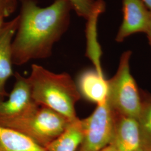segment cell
<instances>
[{"label": "cell", "instance_id": "cell-21", "mask_svg": "<svg viewBox=\"0 0 151 151\" xmlns=\"http://www.w3.org/2000/svg\"><path fill=\"white\" fill-rule=\"evenodd\" d=\"M0 151H3V150H2V148H1V146H0Z\"/></svg>", "mask_w": 151, "mask_h": 151}, {"label": "cell", "instance_id": "cell-19", "mask_svg": "<svg viewBox=\"0 0 151 151\" xmlns=\"http://www.w3.org/2000/svg\"><path fill=\"white\" fill-rule=\"evenodd\" d=\"M100 151H118L111 145H109L107 146H106L105 147H104L103 149Z\"/></svg>", "mask_w": 151, "mask_h": 151}, {"label": "cell", "instance_id": "cell-4", "mask_svg": "<svg viewBox=\"0 0 151 151\" xmlns=\"http://www.w3.org/2000/svg\"><path fill=\"white\" fill-rule=\"evenodd\" d=\"M70 122L53 110L39 106L27 115L2 123L0 125L22 133L45 148L63 133Z\"/></svg>", "mask_w": 151, "mask_h": 151}, {"label": "cell", "instance_id": "cell-6", "mask_svg": "<svg viewBox=\"0 0 151 151\" xmlns=\"http://www.w3.org/2000/svg\"><path fill=\"white\" fill-rule=\"evenodd\" d=\"M15 78L8 99L0 102V124L25 116L39 106L32 99L27 78L16 72Z\"/></svg>", "mask_w": 151, "mask_h": 151}, {"label": "cell", "instance_id": "cell-20", "mask_svg": "<svg viewBox=\"0 0 151 151\" xmlns=\"http://www.w3.org/2000/svg\"><path fill=\"white\" fill-rule=\"evenodd\" d=\"M138 151H150V150H146V149H145V148H143V147H142L141 148H140V150H139Z\"/></svg>", "mask_w": 151, "mask_h": 151}, {"label": "cell", "instance_id": "cell-13", "mask_svg": "<svg viewBox=\"0 0 151 151\" xmlns=\"http://www.w3.org/2000/svg\"><path fill=\"white\" fill-rule=\"evenodd\" d=\"M137 121L140 129L142 147L151 151V96L144 100L142 98Z\"/></svg>", "mask_w": 151, "mask_h": 151}, {"label": "cell", "instance_id": "cell-22", "mask_svg": "<svg viewBox=\"0 0 151 151\" xmlns=\"http://www.w3.org/2000/svg\"><path fill=\"white\" fill-rule=\"evenodd\" d=\"M81 151V150H79V151Z\"/></svg>", "mask_w": 151, "mask_h": 151}, {"label": "cell", "instance_id": "cell-11", "mask_svg": "<svg viewBox=\"0 0 151 151\" xmlns=\"http://www.w3.org/2000/svg\"><path fill=\"white\" fill-rule=\"evenodd\" d=\"M0 146L3 151H47L30 137L1 125Z\"/></svg>", "mask_w": 151, "mask_h": 151}, {"label": "cell", "instance_id": "cell-15", "mask_svg": "<svg viewBox=\"0 0 151 151\" xmlns=\"http://www.w3.org/2000/svg\"><path fill=\"white\" fill-rule=\"evenodd\" d=\"M0 4L6 7L13 13L15 10L17 6L16 0H0Z\"/></svg>", "mask_w": 151, "mask_h": 151}, {"label": "cell", "instance_id": "cell-1", "mask_svg": "<svg viewBox=\"0 0 151 151\" xmlns=\"http://www.w3.org/2000/svg\"><path fill=\"white\" fill-rule=\"evenodd\" d=\"M73 10L67 0L41 7L35 0H22L19 21L12 43L13 65H21L52 54L55 43L68 30Z\"/></svg>", "mask_w": 151, "mask_h": 151}, {"label": "cell", "instance_id": "cell-16", "mask_svg": "<svg viewBox=\"0 0 151 151\" xmlns=\"http://www.w3.org/2000/svg\"><path fill=\"white\" fill-rule=\"evenodd\" d=\"M11 14L5 6L0 5V27L4 22L5 18L10 16Z\"/></svg>", "mask_w": 151, "mask_h": 151}, {"label": "cell", "instance_id": "cell-18", "mask_svg": "<svg viewBox=\"0 0 151 151\" xmlns=\"http://www.w3.org/2000/svg\"><path fill=\"white\" fill-rule=\"evenodd\" d=\"M151 13V0H140Z\"/></svg>", "mask_w": 151, "mask_h": 151}, {"label": "cell", "instance_id": "cell-14", "mask_svg": "<svg viewBox=\"0 0 151 151\" xmlns=\"http://www.w3.org/2000/svg\"><path fill=\"white\" fill-rule=\"evenodd\" d=\"M78 16L88 19L99 5V1L93 0H67Z\"/></svg>", "mask_w": 151, "mask_h": 151}, {"label": "cell", "instance_id": "cell-8", "mask_svg": "<svg viewBox=\"0 0 151 151\" xmlns=\"http://www.w3.org/2000/svg\"><path fill=\"white\" fill-rule=\"evenodd\" d=\"M19 15L10 21L4 22L0 27V102L5 100L9 94L6 85L12 70V43L19 25Z\"/></svg>", "mask_w": 151, "mask_h": 151}, {"label": "cell", "instance_id": "cell-12", "mask_svg": "<svg viewBox=\"0 0 151 151\" xmlns=\"http://www.w3.org/2000/svg\"><path fill=\"white\" fill-rule=\"evenodd\" d=\"M83 139L81 119L71 122L57 138L45 147L47 151H76Z\"/></svg>", "mask_w": 151, "mask_h": 151}, {"label": "cell", "instance_id": "cell-10", "mask_svg": "<svg viewBox=\"0 0 151 151\" xmlns=\"http://www.w3.org/2000/svg\"><path fill=\"white\" fill-rule=\"evenodd\" d=\"M77 86L81 96L96 105L105 102L108 96V80L95 69L87 70L78 78Z\"/></svg>", "mask_w": 151, "mask_h": 151}, {"label": "cell", "instance_id": "cell-7", "mask_svg": "<svg viewBox=\"0 0 151 151\" xmlns=\"http://www.w3.org/2000/svg\"><path fill=\"white\" fill-rule=\"evenodd\" d=\"M123 20L116 35L118 43L137 33L146 32L151 13L140 0H123Z\"/></svg>", "mask_w": 151, "mask_h": 151}, {"label": "cell", "instance_id": "cell-3", "mask_svg": "<svg viewBox=\"0 0 151 151\" xmlns=\"http://www.w3.org/2000/svg\"><path fill=\"white\" fill-rule=\"evenodd\" d=\"M132 52L121 55L119 65L113 77L108 80L107 102L114 113L137 119L142 105V97L133 76L130 61Z\"/></svg>", "mask_w": 151, "mask_h": 151}, {"label": "cell", "instance_id": "cell-2", "mask_svg": "<svg viewBox=\"0 0 151 151\" xmlns=\"http://www.w3.org/2000/svg\"><path fill=\"white\" fill-rule=\"evenodd\" d=\"M27 79L32 99L38 105L53 110L70 122L78 118L76 105L81 96L77 84L68 73H55L42 65L33 64Z\"/></svg>", "mask_w": 151, "mask_h": 151}, {"label": "cell", "instance_id": "cell-17", "mask_svg": "<svg viewBox=\"0 0 151 151\" xmlns=\"http://www.w3.org/2000/svg\"><path fill=\"white\" fill-rule=\"evenodd\" d=\"M145 34H146L147 38L148 39V43L150 44V45L151 48V20H150V24L148 25V28H147V29L146 30Z\"/></svg>", "mask_w": 151, "mask_h": 151}, {"label": "cell", "instance_id": "cell-9", "mask_svg": "<svg viewBox=\"0 0 151 151\" xmlns=\"http://www.w3.org/2000/svg\"><path fill=\"white\" fill-rule=\"evenodd\" d=\"M118 151H138L142 147L137 119L117 115L110 143Z\"/></svg>", "mask_w": 151, "mask_h": 151}, {"label": "cell", "instance_id": "cell-5", "mask_svg": "<svg viewBox=\"0 0 151 151\" xmlns=\"http://www.w3.org/2000/svg\"><path fill=\"white\" fill-rule=\"evenodd\" d=\"M116 116L107 100L97 105L90 116L81 120L83 139L80 150L100 151L110 145L113 135Z\"/></svg>", "mask_w": 151, "mask_h": 151}]
</instances>
